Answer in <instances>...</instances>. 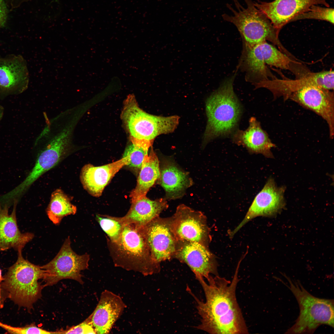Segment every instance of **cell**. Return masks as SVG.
I'll return each instance as SVG.
<instances>
[{"label":"cell","instance_id":"cell-13","mask_svg":"<svg viewBox=\"0 0 334 334\" xmlns=\"http://www.w3.org/2000/svg\"><path fill=\"white\" fill-rule=\"evenodd\" d=\"M177 240L174 258L186 263L195 277L207 280L212 275H219L216 262L208 247L197 242Z\"/></svg>","mask_w":334,"mask_h":334},{"label":"cell","instance_id":"cell-3","mask_svg":"<svg viewBox=\"0 0 334 334\" xmlns=\"http://www.w3.org/2000/svg\"><path fill=\"white\" fill-rule=\"evenodd\" d=\"M107 246L116 266L139 271L146 275L159 272L160 264L152 259L142 227L124 224L117 241L107 239Z\"/></svg>","mask_w":334,"mask_h":334},{"label":"cell","instance_id":"cell-15","mask_svg":"<svg viewBox=\"0 0 334 334\" xmlns=\"http://www.w3.org/2000/svg\"><path fill=\"white\" fill-rule=\"evenodd\" d=\"M254 4L279 31L285 25L291 22L294 17L306 11L313 5L330 6L325 0H274L269 2L259 1Z\"/></svg>","mask_w":334,"mask_h":334},{"label":"cell","instance_id":"cell-17","mask_svg":"<svg viewBox=\"0 0 334 334\" xmlns=\"http://www.w3.org/2000/svg\"><path fill=\"white\" fill-rule=\"evenodd\" d=\"M285 189L284 186H277L273 179L269 178L255 198L244 219L230 235L233 236L253 218L271 215L281 209L284 204Z\"/></svg>","mask_w":334,"mask_h":334},{"label":"cell","instance_id":"cell-4","mask_svg":"<svg viewBox=\"0 0 334 334\" xmlns=\"http://www.w3.org/2000/svg\"><path fill=\"white\" fill-rule=\"evenodd\" d=\"M22 250L17 251V260L3 276L1 288L5 300L10 299L19 306L30 310L41 297L43 286L39 280L43 279L45 272L41 266L24 259Z\"/></svg>","mask_w":334,"mask_h":334},{"label":"cell","instance_id":"cell-29","mask_svg":"<svg viewBox=\"0 0 334 334\" xmlns=\"http://www.w3.org/2000/svg\"><path fill=\"white\" fill-rule=\"evenodd\" d=\"M334 11L333 8L313 5L306 11L294 17L291 22L299 20L312 19L325 21L333 25Z\"/></svg>","mask_w":334,"mask_h":334},{"label":"cell","instance_id":"cell-26","mask_svg":"<svg viewBox=\"0 0 334 334\" xmlns=\"http://www.w3.org/2000/svg\"><path fill=\"white\" fill-rule=\"evenodd\" d=\"M76 206L71 203L70 198L61 189H57L51 194L46 210L48 216L54 224H59L65 216L74 215Z\"/></svg>","mask_w":334,"mask_h":334},{"label":"cell","instance_id":"cell-7","mask_svg":"<svg viewBox=\"0 0 334 334\" xmlns=\"http://www.w3.org/2000/svg\"><path fill=\"white\" fill-rule=\"evenodd\" d=\"M121 116L130 139L153 142L157 136L173 132L179 120L177 115L164 117L146 113L139 108L133 94L125 101Z\"/></svg>","mask_w":334,"mask_h":334},{"label":"cell","instance_id":"cell-24","mask_svg":"<svg viewBox=\"0 0 334 334\" xmlns=\"http://www.w3.org/2000/svg\"><path fill=\"white\" fill-rule=\"evenodd\" d=\"M168 207L165 198L155 200L146 196L131 201V205L126 214L118 219L124 225L133 224L143 227Z\"/></svg>","mask_w":334,"mask_h":334},{"label":"cell","instance_id":"cell-5","mask_svg":"<svg viewBox=\"0 0 334 334\" xmlns=\"http://www.w3.org/2000/svg\"><path fill=\"white\" fill-rule=\"evenodd\" d=\"M283 276L287 283L278 279L293 293L300 309L295 323L285 333L311 334L323 324L333 328L334 300L316 297L308 292L298 280L292 279L285 274Z\"/></svg>","mask_w":334,"mask_h":334},{"label":"cell","instance_id":"cell-27","mask_svg":"<svg viewBox=\"0 0 334 334\" xmlns=\"http://www.w3.org/2000/svg\"><path fill=\"white\" fill-rule=\"evenodd\" d=\"M130 140L131 143L126 148L123 156H126L128 158L129 162L127 165L140 169L153 142L134 139H130Z\"/></svg>","mask_w":334,"mask_h":334},{"label":"cell","instance_id":"cell-1","mask_svg":"<svg viewBox=\"0 0 334 334\" xmlns=\"http://www.w3.org/2000/svg\"><path fill=\"white\" fill-rule=\"evenodd\" d=\"M239 263L232 280L219 275H211L207 280L196 277L203 289L205 301L195 297L201 317L197 328L210 334L248 333L247 327L237 301L236 288Z\"/></svg>","mask_w":334,"mask_h":334},{"label":"cell","instance_id":"cell-25","mask_svg":"<svg viewBox=\"0 0 334 334\" xmlns=\"http://www.w3.org/2000/svg\"><path fill=\"white\" fill-rule=\"evenodd\" d=\"M140 169L136 186L130 195L131 201L146 196L150 189L160 177L159 162L152 147Z\"/></svg>","mask_w":334,"mask_h":334},{"label":"cell","instance_id":"cell-30","mask_svg":"<svg viewBox=\"0 0 334 334\" xmlns=\"http://www.w3.org/2000/svg\"><path fill=\"white\" fill-rule=\"evenodd\" d=\"M40 18L43 19H54L58 16L61 11L59 0H40Z\"/></svg>","mask_w":334,"mask_h":334},{"label":"cell","instance_id":"cell-6","mask_svg":"<svg viewBox=\"0 0 334 334\" xmlns=\"http://www.w3.org/2000/svg\"><path fill=\"white\" fill-rule=\"evenodd\" d=\"M244 1L245 7L238 0H233L235 9L227 5L231 14H225L222 17L237 28L244 41L245 48L251 47L268 40L276 45L282 52L288 54L278 39L280 31L275 28L265 14L255 6L252 0Z\"/></svg>","mask_w":334,"mask_h":334},{"label":"cell","instance_id":"cell-35","mask_svg":"<svg viewBox=\"0 0 334 334\" xmlns=\"http://www.w3.org/2000/svg\"><path fill=\"white\" fill-rule=\"evenodd\" d=\"M3 113V111L2 107L0 105V121L2 118Z\"/></svg>","mask_w":334,"mask_h":334},{"label":"cell","instance_id":"cell-31","mask_svg":"<svg viewBox=\"0 0 334 334\" xmlns=\"http://www.w3.org/2000/svg\"><path fill=\"white\" fill-rule=\"evenodd\" d=\"M0 327L11 334H57V332H50L31 324L24 327H15L0 321Z\"/></svg>","mask_w":334,"mask_h":334},{"label":"cell","instance_id":"cell-34","mask_svg":"<svg viewBox=\"0 0 334 334\" xmlns=\"http://www.w3.org/2000/svg\"><path fill=\"white\" fill-rule=\"evenodd\" d=\"M3 279V277L2 276V271L0 269V308H1L3 307L5 300L3 296L1 288V283Z\"/></svg>","mask_w":334,"mask_h":334},{"label":"cell","instance_id":"cell-12","mask_svg":"<svg viewBox=\"0 0 334 334\" xmlns=\"http://www.w3.org/2000/svg\"><path fill=\"white\" fill-rule=\"evenodd\" d=\"M288 99L309 109L327 123L329 136L334 135V96L333 92L315 85L304 87L292 93Z\"/></svg>","mask_w":334,"mask_h":334},{"label":"cell","instance_id":"cell-2","mask_svg":"<svg viewBox=\"0 0 334 334\" xmlns=\"http://www.w3.org/2000/svg\"><path fill=\"white\" fill-rule=\"evenodd\" d=\"M234 78L225 80L206 101L208 120L203 146L217 138L231 135L237 129L242 109L233 90Z\"/></svg>","mask_w":334,"mask_h":334},{"label":"cell","instance_id":"cell-22","mask_svg":"<svg viewBox=\"0 0 334 334\" xmlns=\"http://www.w3.org/2000/svg\"><path fill=\"white\" fill-rule=\"evenodd\" d=\"M249 124L245 130L237 129L231 135L233 142L244 146L250 153L261 154L266 157L273 158L271 149L276 145L272 142L267 133L262 129L255 118L251 117Z\"/></svg>","mask_w":334,"mask_h":334},{"label":"cell","instance_id":"cell-23","mask_svg":"<svg viewBox=\"0 0 334 334\" xmlns=\"http://www.w3.org/2000/svg\"><path fill=\"white\" fill-rule=\"evenodd\" d=\"M160 167V176L157 181L165 191L166 198L175 199L182 198L186 189L193 184L188 173L170 159H163Z\"/></svg>","mask_w":334,"mask_h":334},{"label":"cell","instance_id":"cell-9","mask_svg":"<svg viewBox=\"0 0 334 334\" xmlns=\"http://www.w3.org/2000/svg\"><path fill=\"white\" fill-rule=\"evenodd\" d=\"M170 218L171 229L177 240L197 242L208 247L209 231L202 212L181 204Z\"/></svg>","mask_w":334,"mask_h":334},{"label":"cell","instance_id":"cell-33","mask_svg":"<svg viewBox=\"0 0 334 334\" xmlns=\"http://www.w3.org/2000/svg\"><path fill=\"white\" fill-rule=\"evenodd\" d=\"M7 5L4 0H0V28L6 23L8 15Z\"/></svg>","mask_w":334,"mask_h":334},{"label":"cell","instance_id":"cell-10","mask_svg":"<svg viewBox=\"0 0 334 334\" xmlns=\"http://www.w3.org/2000/svg\"><path fill=\"white\" fill-rule=\"evenodd\" d=\"M152 259L157 263L174 258L177 240L171 227L170 217L158 216L142 227Z\"/></svg>","mask_w":334,"mask_h":334},{"label":"cell","instance_id":"cell-16","mask_svg":"<svg viewBox=\"0 0 334 334\" xmlns=\"http://www.w3.org/2000/svg\"><path fill=\"white\" fill-rule=\"evenodd\" d=\"M38 154L31 171L19 186L9 192L12 199H18L41 175L54 167L72 148L66 145L47 143Z\"/></svg>","mask_w":334,"mask_h":334},{"label":"cell","instance_id":"cell-11","mask_svg":"<svg viewBox=\"0 0 334 334\" xmlns=\"http://www.w3.org/2000/svg\"><path fill=\"white\" fill-rule=\"evenodd\" d=\"M245 49L244 60L247 74L260 77L259 82L268 79L266 65L285 70L290 64L287 55L266 41Z\"/></svg>","mask_w":334,"mask_h":334},{"label":"cell","instance_id":"cell-20","mask_svg":"<svg viewBox=\"0 0 334 334\" xmlns=\"http://www.w3.org/2000/svg\"><path fill=\"white\" fill-rule=\"evenodd\" d=\"M126 307L119 296L107 290L103 291L96 308L89 317L96 333H109Z\"/></svg>","mask_w":334,"mask_h":334},{"label":"cell","instance_id":"cell-8","mask_svg":"<svg viewBox=\"0 0 334 334\" xmlns=\"http://www.w3.org/2000/svg\"><path fill=\"white\" fill-rule=\"evenodd\" d=\"M89 259V255H79L73 250L70 238L68 237L55 257L41 266L45 272L42 279L44 282L43 287L55 285L65 279L75 280L83 284L81 272L88 269Z\"/></svg>","mask_w":334,"mask_h":334},{"label":"cell","instance_id":"cell-21","mask_svg":"<svg viewBox=\"0 0 334 334\" xmlns=\"http://www.w3.org/2000/svg\"><path fill=\"white\" fill-rule=\"evenodd\" d=\"M18 200H14L11 214L8 213L7 203L2 206L0 202V250L5 251L13 248L17 251L22 249L34 237L32 233H22L17 224L16 209Z\"/></svg>","mask_w":334,"mask_h":334},{"label":"cell","instance_id":"cell-19","mask_svg":"<svg viewBox=\"0 0 334 334\" xmlns=\"http://www.w3.org/2000/svg\"><path fill=\"white\" fill-rule=\"evenodd\" d=\"M128 162L127 157L123 156L117 161L101 166L85 165L82 167L80 175L83 187L91 195L100 197L113 178Z\"/></svg>","mask_w":334,"mask_h":334},{"label":"cell","instance_id":"cell-28","mask_svg":"<svg viewBox=\"0 0 334 334\" xmlns=\"http://www.w3.org/2000/svg\"><path fill=\"white\" fill-rule=\"evenodd\" d=\"M96 219L108 239L112 242L117 241L124 225L118 217L98 214L96 216Z\"/></svg>","mask_w":334,"mask_h":334},{"label":"cell","instance_id":"cell-14","mask_svg":"<svg viewBox=\"0 0 334 334\" xmlns=\"http://www.w3.org/2000/svg\"><path fill=\"white\" fill-rule=\"evenodd\" d=\"M29 78L27 63L22 56L0 55V97L23 92L28 88Z\"/></svg>","mask_w":334,"mask_h":334},{"label":"cell","instance_id":"cell-18","mask_svg":"<svg viewBox=\"0 0 334 334\" xmlns=\"http://www.w3.org/2000/svg\"><path fill=\"white\" fill-rule=\"evenodd\" d=\"M315 85L331 90L334 89V71L332 70L318 73L309 72L295 80L268 79L263 87L272 92L275 98L282 96L285 101L295 91L306 86Z\"/></svg>","mask_w":334,"mask_h":334},{"label":"cell","instance_id":"cell-32","mask_svg":"<svg viewBox=\"0 0 334 334\" xmlns=\"http://www.w3.org/2000/svg\"><path fill=\"white\" fill-rule=\"evenodd\" d=\"M58 334H96V332L88 317L79 324L68 329L58 331Z\"/></svg>","mask_w":334,"mask_h":334}]
</instances>
